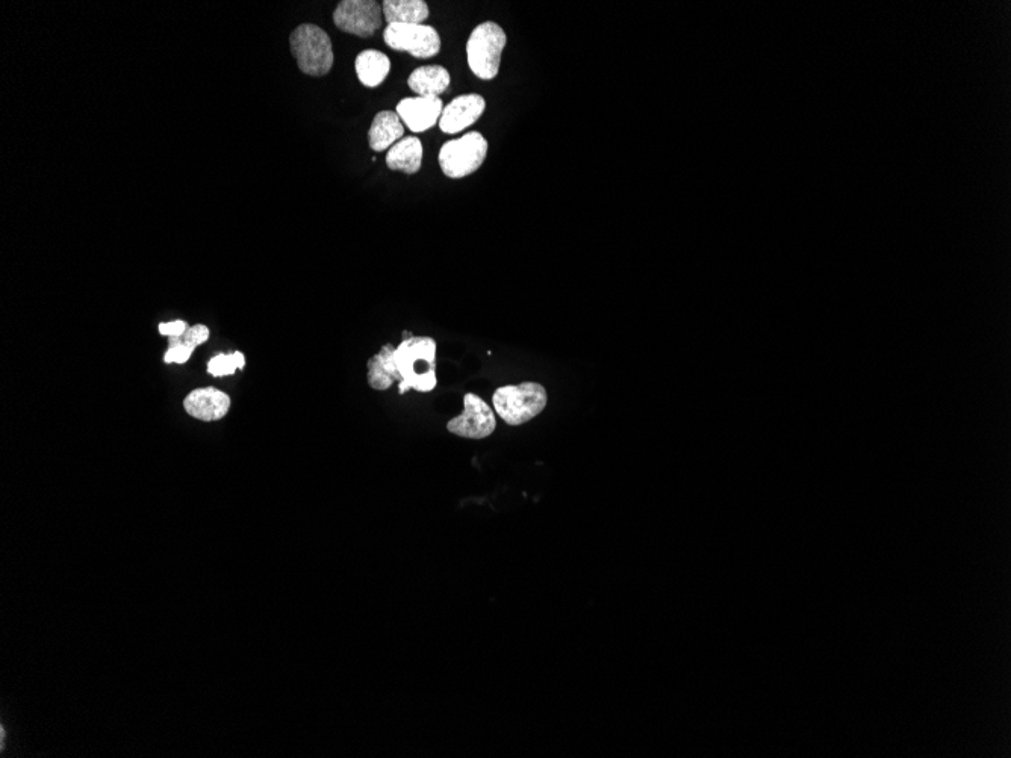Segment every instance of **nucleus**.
Masks as SVG:
<instances>
[{
	"instance_id": "8",
	"label": "nucleus",
	"mask_w": 1011,
	"mask_h": 758,
	"mask_svg": "<svg viewBox=\"0 0 1011 758\" xmlns=\"http://www.w3.org/2000/svg\"><path fill=\"white\" fill-rule=\"evenodd\" d=\"M464 406V414L448 421V432L461 436V438L474 439V441L491 436L497 427V420H495L491 406L486 404L479 395L471 394V392L465 395Z\"/></svg>"
},
{
	"instance_id": "9",
	"label": "nucleus",
	"mask_w": 1011,
	"mask_h": 758,
	"mask_svg": "<svg viewBox=\"0 0 1011 758\" xmlns=\"http://www.w3.org/2000/svg\"><path fill=\"white\" fill-rule=\"evenodd\" d=\"M486 102L480 94H464L445 106L439 119V128L445 134H458L470 128L485 112Z\"/></svg>"
},
{
	"instance_id": "5",
	"label": "nucleus",
	"mask_w": 1011,
	"mask_h": 758,
	"mask_svg": "<svg viewBox=\"0 0 1011 758\" xmlns=\"http://www.w3.org/2000/svg\"><path fill=\"white\" fill-rule=\"evenodd\" d=\"M488 155V141L480 132H470L448 141L439 152L442 173L450 179H462L479 170Z\"/></svg>"
},
{
	"instance_id": "14",
	"label": "nucleus",
	"mask_w": 1011,
	"mask_h": 758,
	"mask_svg": "<svg viewBox=\"0 0 1011 758\" xmlns=\"http://www.w3.org/2000/svg\"><path fill=\"white\" fill-rule=\"evenodd\" d=\"M423 164V144L417 137L402 138L394 144L386 155V165L391 170L415 174Z\"/></svg>"
},
{
	"instance_id": "20",
	"label": "nucleus",
	"mask_w": 1011,
	"mask_h": 758,
	"mask_svg": "<svg viewBox=\"0 0 1011 758\" xmlns=\"http://www.w3.org/2000/svg\"><path fill=\"white\" fill-rule=\"evenodd\" d=\"M191 355H193V350L190 348L184 347V345H175V347L168 348L164 355V361L167 364H185Z\"/></svg>"
},
{
	"instance_id": "18",
	"label": "nucleus",
	"mask_w": 1011,
	"mask_h": 758,
	"mask_svg": "<svg viewBox=\"0 0 1011 758\" xmlns=\"http://www.w3.org/2000/svg\"><path fill=\"white\" fill-rule=\"evenodd\" d=\"M244 365H246V359H244L243 353L218 355L208 362V373L214 377L232 376L235 371L243 370Z\"/></svg>"
},
{
	"instance_id": "4",
	"label": "nucleus",
	"mask_w": 1011,
	"mask_h": 758,
	"mask_svg": "<svg viewBox=\"0 0 1011 758\" xmlns=\"http://www.w3.org/2000/svg\"><path fill=\"white\" fill-rule=\"evenodd\" d=\"M506 44V32L497 23L485 22L477 26L467 41V60L471 72L483 81L497 78Z\"/></svg>"
},
{
	"instance_id": "12",
	"label": "nucleus",
	"mask_w": 1011,
	"mask_h": 758,
	"mask_svg": "<svg viewBox=\"0 0 1011 758\" xmlns=\"http://www.w3.org/2000/svg\"><path fill=\"white\" fill-rule=\"evenodd\" d=\"M394 352H396L394 345H383L382 350L368 361V385L376 391H386L394 383L402 382V374L397 368Z\"/></svg>"
},
{
	"instance_id": "21",
	"label": "nucleus",
	"mask_w": 1011,
	"mask_h": 758,
	"mask_svg": "<svg viewBox=\"0 0 1011 758\" xmlns=\"http://www.w3.org/2000/svg\"><path fill=\"white\" fill-rule=\"evenodd\" d=\"M187 323L185 321H172V323H162L159 324V333L168 338H176V336L184 335L187 332Z\"/></svg>"
},
{
	"instance_id": "19",
	"label": "nucleus",
	"mask_w": 1011,
	"mask_h": 758,
	"mask_svg": "<svg viewBox=\"0 0 1011 758\" xmlns=\"http://www.w3.org/2000/svg\"><path fill=\"white\" fill-rule=\"evenodd\" d=\"M209 339V329L203 324H197V326L190 327L184 335L176 336V338H170V347H175V345H184V347L194 348L202 345L203 342Z\"/></svg>"
},
{
	"instance_id": "10",
	"label": "nucleus",
	"mask_w": 1011,
	"mask_h": 758,
	"mask_svg": "<svg viewBox=\"0 0 1011 758\" xmlns=\"http://www.w3.org/2000/svg\"><path fill=\"white\" fill-rule=\"evenodd\" d=\"M444 105L439 97H406L397 105V115L412 132L433 128L441 119Z\"/></svg>"
},
{
	"instance_id": "13",
	"label": "nucleus",
	"mask_w": 1011,
	"mask_h": 758,
	"mask_svg": "<svg viewBox=\"0 0 1011 758\" xmlns=\"http://www.w3.org/2000/svg\"><path fill=\"white\" fill-rule=\"evenodd\" d=\"M405 135V126L397 112L382 111L374 117L368 131V144L376 152H383L399 143Z\"/></svg>"
},
{
	"instance_id": "2",
	"label": "nucleus",
	"mask_w": 1011,
	"mask_h": 758,
	"mask_svg": "<svg viewBox=\"0 0 1011 758\" xmlns=\"http://www.w3.org/2000/svg\"><path fill=\"white\" fill-rule=\"evenodd\" d=\"M548 395L541 383L524 382L503 386L492 395L495 412L509 426H523L538 417L547 406Z\"/></svg>"
},
{
	"instance_id": "1",
	"label": "nucleus",
	"mask_w": 1011,
	"mask_h": 758,
	"mask_svg": "<svg viewBox=\"0 0 1011 758\" xmlns=\"http://www.w3.org/2000/svg\"><path fill=\"white\" fill-rule=\"evenodd\" d=\"M397 368L402 374L399 383L400 394L409 389L430 392L436 388V342L429 336H412L403 339L394 352Z\"/></svg>"
},
{
	"instance_id": "15",
	"label": "nucleus",
	"mask_w": 1011,
	"mask_h": 758,
	"mask_svg": "<svg viewBox=\"0 0 1011 758\" xmlns=\"http://www.w3.org/2000/svg\"><path fill=\"white\" fill-rule=\"evenodd\" d=\"M382 11L388 25H424L429 17V7L424 0H386Z\"/></svg>"
},
{
	"instance_id": "7",
	"label": "nucleus",
	"mask_w": 1011,
	"mask_h": 758,
	"mask_svg": "<svg viewBox=\"0 0 1011 758\" xmlns=\"http://www.w3.org/2000/svg\"><path fill=\"white\" fill-rule=\"evenodd\" d=\"M382 13V5L376 0H343L333 13V23L347 34L373 37L382 26Z\"/></svg>"
},
{
	"instance_id": "16",
	"label": "nucleus",
	"mask_w": 1011,
	"mask_h": 758,
	"mask_svg": "<svg viewBox=\"0 0 1011 758\" xmlns=\"http://www.w3.org/2000/svg\"><path fill=\"white\" fill-rule=\"evenodd\" d=\"M408 85L418 96L439 97L450 85V73L442 66L420 67L409 76Z\"/></svg>"
},
{
	"instance_id": "17",
	"label": "nucleus",
	"mask_w": 1011,
	"mask_h": 758,
	"mask_svg": "<svg viewBox=\"0 0 1011 758\" xmlns=\"http://www.w3.org/2000/svg\"><path fill=\"white\" fill-rule=\"evenodd\" d=\"M356 73L359 81L368 88H376L385 81L391 70L388 56L379 50H364L356 58Z\"/></svg>"
},
{
	"instance_id": "3",
	"label": "nucleus",
	"mask_w": 1011,
	"mask_h": 758,
	"mask_svg": "<svg viewBox=\"0 0 1011 758\" xmlns=\"http://www.w3.org/2000/svg\"><path fill=\"white\" fill-rule=\"evenodd\" d=\"M291 52L296 58L297 66L305 75L320 78L332 69V41L324 29L312 23H305L294 29L290 37Z\"/></svg>"
},
{
	"instance_id": "6",
	"label": "nucleus",
	"mask_w": 1011,
	"mask_h": 758,
	"mask_svg": "<svg viewBox=\"0 0 1011 758\" xmlns=\"http://www.w3.org/2000/svg\"><path fill=\"white\" fill-rule=\"evenodd\" d=\"M383 40L391 49L411 53L421 60L432 58L441 50L438 31L427 25H388L383 32Z\"/></svg>"
},
{
	"instance_id": "11",
	"label": "nucleus",
	"mask_w": 1011,
	"mask_h": 758,
	"mask_svg": "<svg viewBox=\"0 0 1011 758\" xmlns=\"http://www.w3.org/2000/svg\"><path fill=\"white\" fill-rule=\"evenodd\" d=\"M185 411L200 421H218L228 415L231 397L215 388L194 389L184 401Z\"/></svg>"
}]
</instances>
